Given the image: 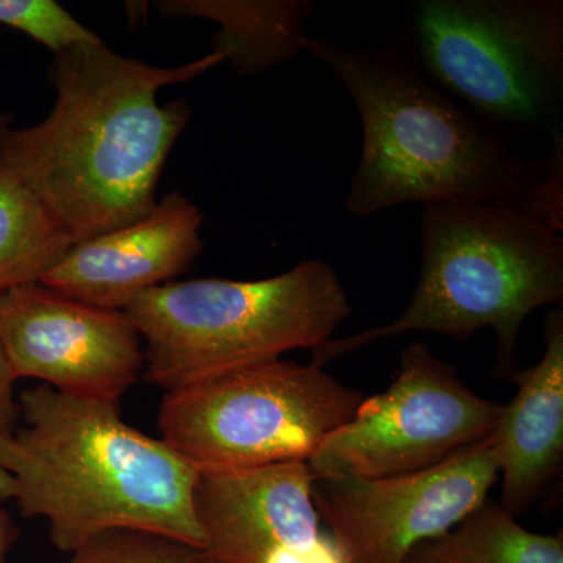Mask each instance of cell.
Wrapping results in <instances>:
<instances>
[{"label":"cell","mask_w":563,"mask_h":563,"mask_svg":"<svg viewBox=\"0 0 563 563\" xmlns=\"http://www.w3.org/2000/svg\"><path fill=\"white\" fill-rule=\"evenodd\" d=\"M542 357L510 379L512 401L492 432L501 481V506L514 517L529 512L563 463V312L550 310Z\"/></svg>","instance_id":"cell-13"},{"label":"cell","mask_w":563,"mask_h":563,"mask_svg":"<svg viewBox=\"0 0 563 563\" xmlns=\"http://www.w3.org/2000/svg\"><path fill=\"white\" fill-rule=\"evenodd\" d=\"M314 481L307 462L199 472L192 506L211 561L266 563L324 543Z\"/></svg>","instance_id":"cell-11"},{"label":"cell","mask_w":563,"mask_h":563,"mask_svg":"<svg viewBox=\"0 0 563 563\" xmlns=\"http://www.w3.org/2000/svg\"><path fill=\"white\" fill-rule=\"evenodd\" d=\"M154 7L162 16L220 25L211 52L242 76L298 58L307 38L303 22L314 10L307 0H161Z\"/></svg>","instance_id":"cell-14"},{"label":"cell","mask_w":563,"mask_h":563,"mask_svg":"<svg viewBox=\"0 0 563 563\" xmlns=\"http://www.w3.org/2000/svg\"><path fill=\"white\" fill-rule=\"evenodd\" d=\"M70 246L38 199L0 163V292L38 284Z\"/></svg>","instance_id":"cell-16"},{"label":"cell","mask_w":563,"mask_h":563,"mask_svg":"<svg viewBox=\"0 0 563 563\" xmlns=\"http://www.w3.org/2000/svg\"><path fill=\"white\" fill-rule=\"evenodd\" d=\"M399 51L498 132L561 133L562 0H417Z\"/></svg>","instance_id":"cell-6"},{"label":"cell","mask_w":563,"mask_h":563,"mask_svg":"<svg viewBox=\"0 0 563 563\" xmlns=\"http://www.w3.org/2000/svg\"><path fill=\"white\" fill-rule=\"evenodd\" d=\"M0 343L16 380L33 377L80 398L118 401L144 368L141 336L128 314L41 284L0 292Z\"/></svg>","instance_id":"cell-10"},{"label":"cell","mask_w":563,"mask_h":563,"mask_svg":"<svg viewBox=\"0 0 563 563\" xmlns=\"http://www.w3.org/2000/svg\"><path fill=\"white\" fill-rule=\"evenodd\" d=\"M363 398L322 366L277 358L166 391L158 428L198 472L309 462Z\"/></svg>","instance_id":"cell-7"},{"label":"cell","mask_w":563,"mask_h":563,"mask_svg":"<svg viewBox=\"0 0 563 563\" xmlns=\"http://www.w3.org/2000/svg\"><path fill=\"white\" fill-rule=\"evenodd\" d=\"M13 539L14 529L10 523V518L0 509V563H5L7 553H9Z\"/></svg>","instance_id":"cell-20"},{"label":"cell","mask_w":563,"mask_h":563,"mask_svg":"<svg viewBox=\"0 0 563 563\" xmlns=\"http://www.w3.org/2000/svg\"><path fill=\"white\" fill-rule=\"evenodd\" d=\"M69 563H213L203 548L158 536L114 529L92 537L74 551Z\"/></svg>","instance_id":"cell-17"},{"label":"cell","mask_w":563,"mask_h":563,"mask_svg":"<svg viewBox=\"0 0 563 563\" xmlns=\"http://www.w3.org/2000/svg\"><path fill=\"white\" fill-rule=\"evenodd\" d=\"M499 483L492 433L424 472L380 479H317L313 503L346 563H404L488 501Z\"/></svg>","instance_id":"cell-9"},{"label":"cell","mask_w":563,"mask_h":563,"mask_svg":"<svg viewBox=\"0 0 563 563\" xmlns=\"http://www.w3.org/2000/svg\"><path fill=\"white\" fill-rule=\"evenodd\" d=\"M417 287L396 320L314 347L328 363L377 340L409 332L472 339L496 335L498 368L517 372L518 336L529 314L563 301V236L523 203L450 201L421 210Z\"/></svg>","instance_id":"cell-4"},{"label":"cell","mask_w":563,"mask_h":563,"mask_svg":"<svg viewBox=\"0 0 563 563\" xmlns=\"http://www.w3.org/2000/svg\"><path fill=\"white\" fill-rule=\"evenodd\" d=\"M303 52L342 81L361 114L362 155L344 199L352 217L450 201L517 202L533 213L548 158L514 154L398 47L351 51L307 36Z\"/></svg>","instance_id":"cell-3"},{"label":"cell","mask_w":563,"mask_h":563,"mask_svg":"<svg viewBox=\"0 0 563 563\" xmlns=\"http://www.w3.org/2000/svg\"><path fill=\"white\" fill-rule=\"evenodd\" d=\"M21 429L0 433V498L46 518L74 553L95 536L132 529L206 550L192 492L199 472L162 439L125 424L120 404L47 387L22 393Z\"/></svg>","instance_id":"cell-2"},{"label":"cell","mask_w":563,"mask_h":563,"mask_svg":"<svg viewBox=\"0 0 563 563\" xmlns=\"http://www.w3.org/2000/svg\"><path fill=\"white\" fill-rule=\"evenodd\" d=\"M503 404L473 391L428 344L401 352L387 390L357 412L309 459L317 479H380L424 472L490 437Z\"/></svg>","instance_id":"cell-8"},{"label":"cell","mask_w":563,"mask_h":563,"mask_svg":"<svg viewBox=\"0 0 563 563\" xmlns=\"http://www.w3.org/2000/svg\"><path fill=\"white\" fill-rule=\"evenodd\" d=\"M14 383L16 377L0 343V433L13 432L20 420V404L14 398Z\"/></svg>","instance_id":"cell-19"},{"label":"cell","mask_w":563,"mask_h":563,"mask_svg":"<svg viewBox=\"0 0 563 563\" xmlns=\"http://www.w3.org/2000/svg\"><path fill=\"white\" fill-rule=\"evenodd\" d=\"M404 563H563V536L529 531L487 501L451 531L418 544Z\"/></svg>","instance_id":"cell-15"},{"label":"cell","mask_w":563,"mask_h":563,"mask_svg":"<svg viewBox=\"0 0 563 563\" xmlns=\"http://www.w3.org/2000/svg\"><path fill=\"white\" fill-rule=\"evenodd\" d=\"M203 214L181 192H169L141 220L73 244L38 284L63 296L121 310L141 292L166 284L201 255Z\"/></svg>","instance_id":"cell-12"},{"label":"cell","mask_w":563,"mask_h":563,"mask_svg":"<svg viewBox=\"0 0 563 563\" xmlns=\"http://www.w3.org/2000/svg\"><path fill=\"white\" fill-rule=\"evenodd\" d=\"M124 313L146 343L144 379L181 387L321 346L352 314L339 274L302 261L261 280L166 282Z\"/></svg>","instance_id":"cell-5"},{"label":"cell","mask_w":563,"mask_h":563,"mask_svg":"<svg viewBox=\"0 0 563 563\" xmlns=\"http://www.w3.org/2000/svg\"><path fill=\"white\" fill-rule=\"evenodd\" d=\"M0 25L31 36L54 55L102 41L54 0H0Z\"/></svg>","instance_id":"cell-18"},{"label":"cell","mask_w":563,"mask_h":563,"mask_svg":"<svg viewBox=\"0 0 563 563\" xmlns=\"http://www.w3.org/2000/svg\"><path fill=\"white\" fill-rule=\"evenodd\" d=\"M224 55L157 68L99 43L54 55V109L36 125L10 128L0 117V163L38 199L73 244L146 217L191 110L158 102L162 88L224 63Z\"/></svg>","instance_id":"cell-1"}]
</instances>
